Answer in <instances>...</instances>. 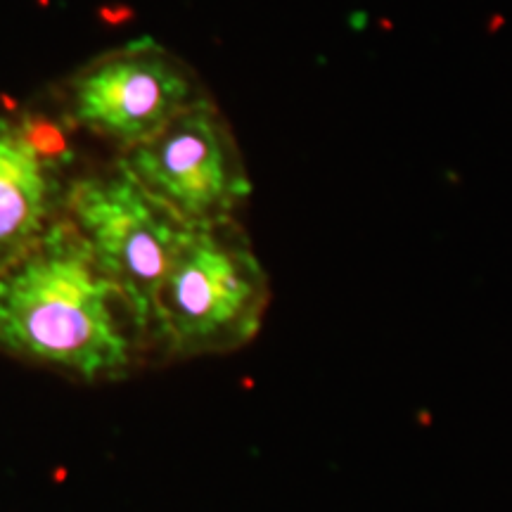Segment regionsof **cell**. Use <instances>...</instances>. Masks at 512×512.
Masks as SVG:
<instances>
[{
	"instance_id": "obj_1",
	"label": "cell",
	"mask_w": 512,
	"mask_h": 512,
	"mask_svg": "<svg viewBox=\"0 0 512 512\" xmlns=\"http://www.w3.org/2000/svg\"><path fill=\"white\" fill-rule=\"evenodd\" d=\"M0 351L79 382H117L145 358L136 325L60 216L0 261Z\"/></svg>"
},
{
	"instance_id": "obj_2",
	"label": "cell",
	"mask_w": 512,
	"mask_h": 512,
	"mask_svg": "<svg viewBox=\"0 0 512 512\" xmlns=\"http://www.w3.org/2000/svg\"><path fill=\"white\" fill-rule=\"evenodd\" d=\"M268 304L271 280L238 221L188 228L159 287L150 354L238 351L259 335Z\"/></svg>"
},
{
	"instance_id": "obj_3",
	"label": "cell",
	"mask_w": 512,
	"mask_h": 512,
	"mask_svg": "<svg viewBox=\"0 0 512 512\" xmlns=\"http://www.w3.org/2000/svg\"><path fill=\"white\" fill-rule=\"evenodd\" d=\"M62 216L119 292L147 356L159 287L188 226L147 195L117 162L67 183Z\"/></svg>"
},
{
	"instance_id": "obj_4",
	"label": "cell",
	"mask_w": 512,
	"mask_h": 512,
	"mask_svg": "<svg viewBox=\"0 0 512 512\" xmlns=\"http://www.w3.org/2000/svg\"><path fill=\"white\" fill-rule=\"evenodd\" d=\"M62 117L69 126L131 150L190 107L214 100L183 57L150 36L107 50L62 81Z\"/></svg>"
},
{
	"instance_id": "obj_5",
	"label": "cell",
	"mask_w": 512,
	"mask_h": 512,
	"mask_svg": "<svg viewBox=\"0 0 512 512\" xmlns=\"http://www.w3.org/2000/svg\"><path fill=\"white\" fill-rule=\"evenodd\" d=\"M117 164L188 228L235 221L252 197L245 157L214 100L178 114Z\"/></svg>"
},
{
	"instance_id": "obj_6",
	"label": "cell",
	"mask_w": 512,
	"mask_h": 512,
	"mask_svg": "<svg viewBox=\"0 0 512 512\" xmlns=\"http://www.w3.org/2000/svg\"><path fill=\"white\" fill-rule=\"evenodd\" d=\"M62 171L31 150L17 119L0 117V261L62 216Z\"/></svg>"
},
{
	"instance_id": "obj_7",
	"label": "cell",
	"mask_w": 512,
	"mask_h": 512,
	"mask_svg": "<svg viewBox=\"0 0 512 512\" xmlns=\"http://www.w3.org/2000/svg\"><path fill=\"white\" fill-rule=\"evenodd\" d=\"M19 131L31 150L36 152L38 157L46 159L48 164H53L55 169H67L74 159V150L69 145L67 133H64V126L57 124V121L48 119L46 114H34L24 112L22 117L17 119Z\"/></svg>"
}]
</instances>
